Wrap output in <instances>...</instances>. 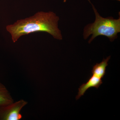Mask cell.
Segmentation results:
<instances>
[{"label": "cell", "mask_w": 120, "mask_h": 120, "mask_svg": "<svg viewBox=\"0 0 120 120\" xmlns=\"http://www.w3.org/2000/svg\"><path fill=\"white\" fill-rule=\"evenodd\" d=\"M59 17L52 11H39L24 19L19 20L14 24L6 26L13 42L22 36L37 32H47L54 38L62 39L61 32L58 27Z\"/></svg>", "instance_id": "cell-1"}, {"label": "cell", "mask_w": 120, "mask_h": 120, "mask_svg": "<svg viewBox=\"0 0 120 120\" xmlns=\"http://www.w3.org/2000/svg\"><path fill=\"white\" fill-rule=\"evenodd\" d=\"M92 5L95 15V21L84 27V38L86 39L92 34L88 41L89 43L98 36L106 37L110 41H113L117 38V34L120 32V17L118 19H115L112 17L103 18L99 15L94 5Z\"/></svg>", "instance_id": "cell-2"}, {"label": "cell", "mask_w": 120, "mask_h": 120, "mask_svg": "<svg viewBox=\"0 0 120 120\" xmlns=\"http://www.w3.org/2000/svg\"><path fill=\"white\" fill-rule=\"evenodd\" d=\"M13 99L8 91L3 84L0 82V107L13 103Z\"/></svg>", "instance_id": "cell-6"}, {"label": "cell", "mask_w": 120, "mask_h": 120, "mask_svg": "<svg viewBox=\"0 0 120 120\" xmlns=\"http://www.w3.org/2000/svg\"><path fill=\"white\" fill-rule=\"evenodd\" d=\"M27 102L23 100L0 107V120H19L22 118L21 109Z\"/></svg>", "instance_id": "cell-3"}, {"label": "cell", "mask_w": 120, "mask_h": 120, "mask_svg": "<svg viewBox=\"0 0 120 120\" xmlns=\"http://www.w3.org/2000/svg\"><path fill=\"white\" fill-rule=\"evenodd\" d=\"M102 83L101 79L95 75H92L86 83L80 86L79 89L78 94L76 97V100L83 95L87 90L92 87L98 88Z\"/></svg>", "instance_id": "cell-4"}, {"label": "cell", "mask_w": 120, "mask_h": 120, "mask_svg": "<svg viewBox=\"0 0 120 120\" xmlns=\"http://www.w3.org/2000/svg\"><path fill=\"white\" fill-rule=\"evenodd\" d=\"M110 58V56H109L106 59H103L99 64H96L93 67L91 71L92 75H95L101 79H102L105 74L106 67L108 65V61Z\"/></svg>", "instance_id": "cell-5"}]
</instances>
